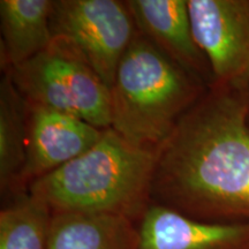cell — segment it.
<instances>
[{"mask_svg": "<svg viewBox=\"0 0 249 249\" xmlns=\"http://www.w3.org/2000/svg\"><path fill=\"white\" fill-rule=\"evenodd\" d=\"M249 85H217L158 148L152 203L204 222L249 220Z\"/></svg>", "mask_w": 249, "mask_h": 249, "instance_id": "obj_1", "label": "cell"}, {"mask_svg": "<svg viewBox=\"0 0 249 249\" xmlns=\"http://www.w3.org/2000/svg\"><path fill=\"white\" fill-rule=\"evenodd\" d=\"M158 148L133 144L104 129L91 149L35 180L28 193L52 213H107L140 222L152 203Z\"/></svg>", "mask_w": 249, "mask_h": 249, "instance_id": "obj_2", "label": "cell"}, {"mask_svg": "<svg viewBox=\"0 0 249 249\" xmlns=\"http://www.w3.org/2000/svg\"><path fill=\"white\" fill-rule=\"evenodd\" d=\"M208 88L138 31L110 89L111 128L139 147L160 148Z\"/></svg>", "mask_w": 249, "mask_h": 249, "instance_id": "obj_3", "label": "cell"}, {"mask_svg": "<svg viewBox=\"0 0 249 249\" xmlns=\"http://www.w3.org/2000/svg\"><path fill=\"white\" fill-rule=\"evenodd\" d=\"M29 104L53 108L101 129L111 127V92L75 46L54 37L29 60L5 71Z\"/></svg>", "mask_w": 249, "mask_h": 249, "instance_id": "obj_4", "label": "cell"}, {"mask_svg": "<svg viewBox=\"0 0 249 249\" xmlns=\"http://www.w3.org/2000/svg\"><path fill=\"white\" fill-rule=\"evenodd\" d=\"M51 30L75 46L110 89L138 34L128 6L119 0H53Z\"/></svg>", "mask_w": 249, "mask_h": 249, "instance_id": "obj_5", "label": "cell"}, {"mask_svg": "<svg viewBox=\"0 0 249 249\" xmlns=\"http://www.w3.org/2000/svg\"><path fill=\"white\" fill-rule=\"evenodd\" d=\"M188 9L213 83L249 85V0H188Z\"/></svg>", "mask_w": 249, "mask_h": 249, "instance_id": "obj_6", "label": "cell"}, {"mask_svg": "<svg viewBox=\"0 0 249 249\" xmlns=\"http://www.w3.org/2000/svg\"><path fill=\"white\" fill-rule=\"evenodd\" d=\"M27 156L20 179L26 193L35 180L75 160L101 140L104 129L64 112L29 104Z\"/></svg>", "mask_w": 249, "mask_h": 249, "instance_id": "obj_7", "label": "cell"}, {"mask_svg": "<svg viewBox=\"0 0 249 249\" xmlns=\"http://www.w3.org/2000/svg\"><path fill=\"white\" fill-rule=\"evenodd\" d=\"M138 249H249V220L213 223L151 203L138 225Z\"/></svg>", "mask_w": 249, "mask_h": 249, "instance_id": "obj_8", "label": "cell"}, {"mask_svg": "<svg viewBox=\"0 0 249 249\" xmlns=\"http://www.w3.org/2000/svg\"><path fill=\"white\" fill-rule=\"evenodd\" d=\"M139 33L187 71L213 83L207 58L193 35L188 0H126Z\"/></svg>", "mask_w": 249, "mask_h": 249, "instance_id": "obj_9", "label": "cell"}, {"mask_svg": "<svg viewBox=\"0 0 249 249\" xmlns=\"http://www.w3.org/2000/svg\"><path fill=\"white\" fill-rule=\"evenodd\" d=\"M53 0H1V68L17 66L45 50L53 40Z\"/></svg>", "mask_w": 249, "mask_h": 249, "instance_id": "obj_10", "label": "cell"}, {"mask_svg": "<svg viewBox=\"0 0 249 249\" xmlns=\"http://www.w3.org/2000/svg\"><path fill=\"white\" fill-rule=\"evenodd\" d=\"M138 225L107 213H52L48 249H138Z\"/></svg>", "mask_w": 249, "mask_h": 249, "instance_id": "obj_11", "label": "cell"}, {"mask_svg": "<svg viewBox=\"0 0 249 249\" xmlns=\"http://www.w3.org/2000/svg\"><path fill=\"white\" fill-rule=\"evenodd\" d=\"M28 107L7 73L0 82V188L18 193L27 156Z\"/></svg>", "mask_w": 249, "mask_h": 249, "instance_id": "obj_12", "label": "cell"}, {"mask_svg": "<svg viewBox=\"0 0 249 249\" xmlns=\"http://www.w3.org/2000/svg\"><path fill=\"white\" fill-rule=\"evenodd\" d=\"M52 213L29 193L0 213V249H48Z\"/></svg>", "mask_w": 249, "mask_h": 249, "instance_id": "obj_13", "label": "cell"}, {"mask_svg": "<svg viewBox=\"0 0 249 249\" xmlns=\"http://www.w3.org/2000/svg\"><path fill=\"white\" fill-rule=\"evenodd\" d=\"M248 120H249V118H248Z\"/></svg>", "mask_w": 249, "mask_h": 249, "instance_id": "obj_14", "label": "cell"}]
</instances>
